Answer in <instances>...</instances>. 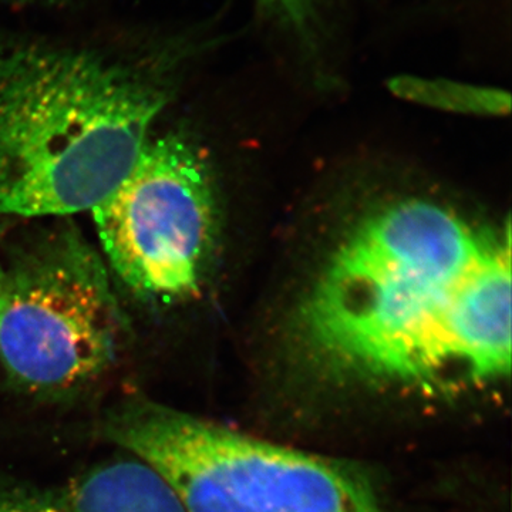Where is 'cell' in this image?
<instances>
[{
  "label": "cell",
  "mask_w": 512,
  "mask_h": 512,
  "mask_svg": "<svg viewBox=\"0 0 512 512\" xmlns=\"http://www.w3.org/2000/svg\"><path fill=\"white\" fill-rule=\"evenodd\" d=\"M296 342L320 375L423 394L511 372V228L423 198L362 218L296 315Z\"/></svg>",
  "instance_id": "1"
},
{
  "label": "cell",
  "mask_w": 512,
  "mask_h": 512,
  "mask_svg": "<svg viewBox=\"0 0 512 512\" xmlns=\"http://www.w3.org/2000/svg\"><path fill=\"white\" fill-rule=\"evenodd\" d=\"M227 12L69 39L0 30V221L90 212L123 180Z\"/></svg>",
  "instance_id": "2"
},
{
  "label": "cell",
  "mask_w": 512,
  "mask_h": 512,
  "mask_svg": "<svg viewBox=\"0 0 512 512\" xmlns=\"http://www.w3.org/2000/svg\"><path fill=\"white\" fill-rule=\"evenodd\" d=\"M100 433L163 478L184 512H386L333 458L281 446L140 392L104 413Z\"/></svg>",
  "instance_id": "3"
},
{
  "label": "cell",
  "mask_w": 512,
  "mask_h": 512,
  "mask_svg": "<svg viewBox=\"0 0 512 512\" xmlns=\"http://www.w3.org/2000/svg\"><path fill=\"white\" fill-rule=\"evenodd\" d=\"M37 221L3 247L0 363L20 393L50 399L107 375L127 322L99 248L70 217Z\"/></svg>",
  "instance_id": "4"
},
{
  "label": "cell",
  "mask_w": 512,
  "mask_h": 512,
  "mask_svg": "<svg viewBox=\"0 0 512 512\" xmlns=\"http://www.w3.org/2000/svg\"><path fill=\"white\" fill-rule=\"evenodd\" d=\"M90 214L111 276L137 301L167 308L200 295L217 248V194L184 131H156Z\"/></svg>",
  "instance_id": "5"
},
{
  "label": "cell",
  "mask_w": 512,
  "mask_h": 512,
  "mask_svg": "<svg viewBox=\"0 0 512 512\" xmlns=\"http://www.w3.org/2000/svg\"><path fill=\"white\" fill-rule=\"evenodd\" d=\"M0 512H184L156 471L133 456L89 468L62 483L0 473Z\"/></svg>",
  "instance_id": "6"
},
{
  "label": "cell",
  "mask_w": 512,
  "mask_h": 512,
  "mask_svg": "<svg viewBox=\"0 0 512 512\" xmlns=\"http://www.w3.org/2000/svg\"><path fill=\"white\" fill-rule=\"evenodd\" d=\"M251 23L296 62L323 76L349 23L346 0H251Z\"/></svg>",
  "instance_id": "7"
},
{
  "label": "cell",
  "mask_w": 512,
  "mask_h": 512,
  "mask_svg": "<svg viewBox=\"0 0 512 512\" xmlns=\"http://www.w3.org/2000/svg\"><path fill=\"white\" fill-rule=\"evenodd\" d=\"M387 87L399 99L451 113L505 116L511 111L510 93L498 87L413 74L392 77Z\"/></svg>",
  "instance_id": "8"
},
{
  "label": "cell",
  "mask_w": 512,
  "mask_h": 512,
  "mask_svg": "<svg viewBox=\"0 0 512 512\" xmlns=\"http://www.w3.org/2000/svg\"><path fill=\"white\" fill-rule=\"evenodd\" d=\"M79 0H0V6L10 8L66 9Z\"/></svg>",
  "instance_id": "9"
},
{
  "label": "cell",
  "mask_w": 512,
  "mask_h": 512,
  "mask_svg": "<svg viewBox=\"0 0 512 512\" xmlns=\"http://www.w3.org/2000/svg\"><path fill=\"white\" fill-rule=\"evenodd\" d=\"M15 222L0 221V316H2L3 306V247H5L6 237Z\"/></svg>",
  "instance_id": "10"
}]
</instances>
